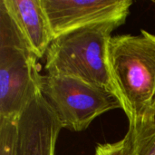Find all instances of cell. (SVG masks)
<instances>
[{
    "label": "cell",
    "instance_id": "3",
    "mask_svg": "<svg viewBox=\"0 0 155 155\" xmlns=\"http://www.w3.org/2000/svg\"><path fill=\"white\" fill-rule=\"evenodd\" d=\"M38 59L0 1V118L18 120L41 94Z\"/></svg>",
    "mask_w": 155,
    "mask_h": 155
},
{
    "label": "cell",
    "instance_id": "2",
    "mask_svg": "<svg viewBox=\"0 0 155 155\" xmlns=\"http://www.w3.org/2000/svg\"><path fill=\"white\" fill-rule=\"evenodd\" d=\"M114 24H99L55 37L45 53L47 74L74 77L104 89L116 97L107 61Z\"/></svg>",
    "mask_w": 155,
    "mask_h": 155
},
{
    "label": "cell",
    "instance_id": "5",
    "mask_svg": "<svg viewBox=\"0 0 155 155\" xmlns=\"http://www.w3.org/2000/svg\"><path fill=\"white\" fill-rule=\"evenodd\" d=\"M54 38L99 24L123 25L131 0H42Z\"/></svg>",
    "mask_w": 155,
    "mask_h": 155
},
{
    "label": "cell",
    "instance_id": "8",
    "mask_svg": "<svg viewBox=\"0 0 155 155\" xmlns=\"http://www.w3.org/2000/svg\"><path fill=\"white\" fill-rule=\"evenodd\" d=\"M18 120L0 118V155H17Z\"/></svg>",
    "mask_w": 155,
    "mask_h": 155
},
{
    "label": "cell",
    "instance_id": "4",
    "mask_svg": "<svg viewBox=\"0 0 155 155\" xmlns=\"http://www.w3.org/2000/svg\"><path fill=\"white\" fill-rule=\"evenodd\" d=\"M40 94L62 127L73 132H83L98 116L122 109L114 94L70 76L42 75Z\"/></svg>",
    "mask_w": 155,
    "mask_h": 155
},
{
    "label": "cell",
    "instance_id": "1",
    "mask_svg": "<svg viewBox=\"0 0 155 155\" xmlns=\"http://www.w3.org/2000/svg\"><path fill=\"white\" fill-rule=\"evenodd\" d=\"M108 67L117 98L129 124L155 123V35L112 36Z\"/></svg>",
    "mask_w": 155,
    "mask_h": 155
},
{
    "label": "cell",
    "instance_id": "6",
    "mask_svg": "<svg viewBox=\"0 0 155 155\" xmlns=\"http://www.w3.org/2000/svg\"><path fill=\"white\" fill-rule=\"evenodd\" d=\"M38 58L54 39L42 0H0Z\"/></svg>",
    "mask_w": 155,
    "mask_h": 155
},
{
    "label": "cell",
    "instance_id": "7",
    "mask_svg": "<svg viewBox=\"0 0 155 155\" xmlns=\"http://www.w3.org/2000/svg\"><path fill=\"white\" fill-rule=\"evenodd\" d=\"M94 155H155V123L129 124L123 139L98 144Z\"/></svg>",
    "mask_w": 155,
    "mask_h": 155
}]
</instances>
